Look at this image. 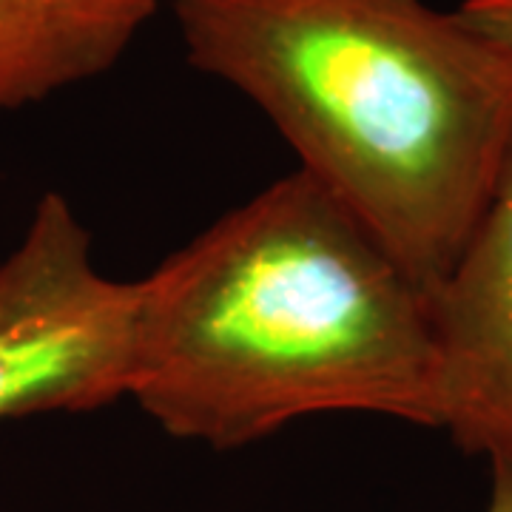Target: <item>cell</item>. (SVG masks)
Wrapping results in <instances>:
<instances>
[{
  "instance_id": "obj_4",
  "label": "cell",
  "mask_w": 512,
  "mask_h": 512,
  "mask_svg": "<svg viewBox=\"0 0 512 512\" xmlns=\"http://www.w3.org/2000/svg\"><path fill=\"white\" fill-rule=\"evenodd\" d=\"M441 427L458 447L512 467V137L490 197L430 291Z\"/></svg>"
},
{
  "instance_id": "obj_6",
  "label": "cell",
  "mask_w": 512,
  "mask_h": 512,
  "mask_svg": "<svg viewBox=\"0 0 512 512\" xmlns=\"http://www.w3.org/2000/svg\"><path fill=\"white\" fill-rule=\"evenodd\" d=\"M456 12L478 32L512 49V0H461Z\"/></svg>"
},
{
  "instance_id": "obj_1",
  "label": "cell",
  "mask_w": 512,
  "mask_h": 512,
  "mask_svg": "<svg viewBox=\"0 0 512 512\" xmlns=\"http://www.w3.org/2000/svg\"><path fill=\"white\" fill-rule=\"evenodd\" d=\"M128 399L214 450L328 413L439 430L430 296L296 168L137 279Z\"/></svg>"
},
{
  "instance_id": "obj_7",
  "label": "cell",
  "mask_w": 512,
  "mask_h": 512,
  "mask_svg": "<svg viewBox=\"0 0 512 512\" xmlns=\"http://www.w3.org/2000/svg\"><path fill=\"white\" fill-rule=\"evenodd\" d=\"M493 467V487L487 512H512V467L510 464H490Z\"/></svg>"
},
{
  "instance_id": "obj_3",
  "label": "cell",
  "mask_w": 512,
  "mask_h": 512,
  "mask_svg": "<svg viewBox=\"0 0 512 512\" xmlns=\"http://www.w3.org/2000/svg\"><path fill=\"white\" fill-rule=\"evenodd\" d=\"M137 282L106 276L60 191L37 200L0 262V421L128 399Z\"/></svg>"
},
{
  "instance_id": "obj_5",
  "label": "cell",
  "mask_w": 512,
  "mask_h": 512,
  "mask_svg": "<svg viewBox=\"0 0 512 512\" xmlns=\"http://www.w3.org/2000/svg\"><path fill=\"white\" fill-rule=\"evenodd\" d=\"M168 0H0V114L111 72Z\"/></svg>"
},
{
  "instance_id": "obj_2",
  "label": "cell",
  "mask_w": 512,
  "mask_h": 512,
  "mask_svg": "<svg viewBox=\"0 0 512 512\" xmlns=\"http://www.w3.org/2000/svg\"><path fill=\"white\" fill-rule=\"evenodd\" d=\"M185 57L248 97L430 291L512 137V49L427 0H168Z\"/></svg>"
}]
</instances>
